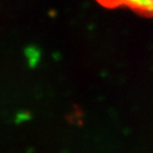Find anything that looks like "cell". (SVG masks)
<instances>
[{"label":"cell","mask_w":153,"mask_h":153,"mask_svg":"<svg viewBox=\"0 0 153 153\" xmlns=\"http://www.w3.org/2000/svg\"><path fill=\"white\" fill-rule=\"evenodd\" d=\"M99 5L109 9L126 8L146 17H153V0H95Z\"/></svg>","instance_id":"1"}]
</instances>
